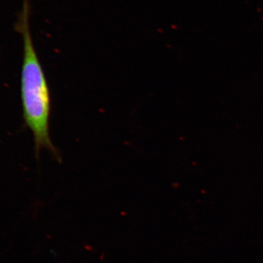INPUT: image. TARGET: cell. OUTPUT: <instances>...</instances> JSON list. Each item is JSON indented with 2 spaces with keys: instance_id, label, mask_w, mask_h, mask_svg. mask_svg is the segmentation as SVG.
Instances as JSON below:
<instances>
[{
  "instance_id": "1",
  "label": "cell",
  "mask_w": 263,
  "mask_h": 263,
  "mask_svg": "<svg viewBox=\"0 0 263 263\" xmlns=\"http://www.w3.org/2000/svg\"><path fill=\"white\" fill-rule=\"evenodd\" d=\"M19 30L24 41L22 71V98L24 117L32 132L37 153L48 149L58 160L60 155L50 138L51 95L44 71L34 48L29 26V0H24Z\"/></svg>"
}]
</instances>
